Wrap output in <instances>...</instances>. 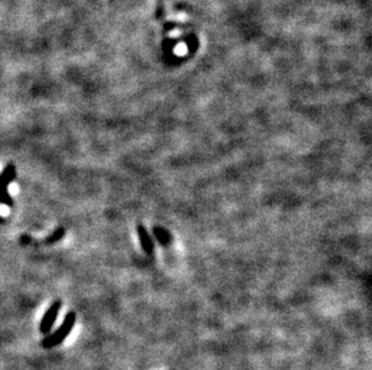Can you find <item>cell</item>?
Returning <instances> with one entry per match:
<instances>
[{
    "mask_svg": "<svg viewBox=\"0 0 372 370\" xmlns=\"http://www.w3.org/2000/svg\"><path fill=\"white\" fill-rule=\"evenodd\" d=\"M75 323H76V314L74 312H69L64 316V321L61 322V325L57 328V331H54L53 333L45 337V339H42L41 346L43 349H53V347L59 346L65 339L68 338V335L71 333Z\"/></svg>",
    "mask_w": 372,
    "mask_h": 370,
    "instance_id": "obj_1",
    "label": "cell"
},
{
    "mask_svg": "<svg viewBox=\"0 0 372 370\" xmlns=\"http://www.w3.org/2000/svg\"><path fill=\"white\" fill-rule=\"evenodd\" d=\"M16 178V169L12 164L8 165L5 167L3 173L0 175V203H3L6 207L12 206V198L10 194H9V185L11 184V182Z\"/></svg>",
    "mask_w": 372,
    "mask_h": 370,
    "instance_id": "obj_2",
    "label": "cell"
},
{
    "mask_svg": "<svg viewBox=\"0 0 372 370\" xmlns=\"http://www.w3.org/2000/svg\"><path fill=\"white\" fill-rule=\"evenodd\" d=\"M60 308H61L60 300L54 301L53 303L48 307V309L46 310L45 314H43L41 322H40V326H39L40 333L48 334L49 332H51L52 327H53L55 321H57L58 315H59Z\"/></svg>",
    "mask_w": 372,
    "mask_h": 370,
    "instance_id": "obj_3",
    "label": "cell"
},
{
    "mask_svg": "<svg viewBox=\"0 0 372 370\" xmlns=\"http://www.w3.org/2000/svg\"><path fill=\"white\" fill-rule=\"evenodd\" d=\"M64 233H65L64 229H58L57 231H54L53 235H52L51 237L47 239V242H48V243H54V242L59 241V239L64 236Z\"/></svg>",
    "mask_w": 372,
    "mask_h": 370,
    "instance_id": "obj_4",
    "label": "cell"
}]
</instances>
